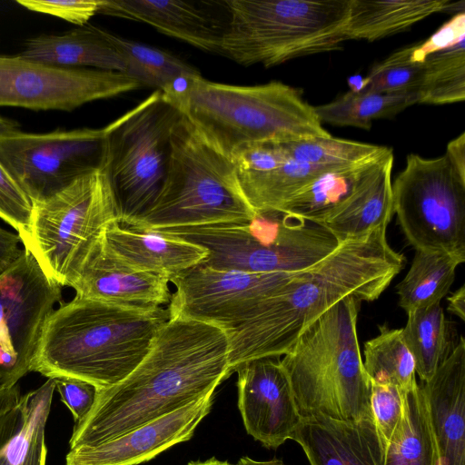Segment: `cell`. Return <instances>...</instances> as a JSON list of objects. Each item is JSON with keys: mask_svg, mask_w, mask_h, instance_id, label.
Returning a JSON list of instances; mask_svg holds the SVG:
<instances>
[{"mask_svg": "<svg viewBox=\"0 0 465 465\" xmlns=\"http://www.w3.org/2000/svg\"><path fill=\"white\" fill-rule=\"evenodd\" d=\"M54 383L61 401L73 414L74 423L81 421L94 404L97 388L85 381L68 377L54 378Z\"/></svg>", "mask_w": 465, "mask_h": 465, "instance_id": "40", "label": "cell"}, {"mask_svg": "<svg viewBox=\"0 0 465 465\" xmlns=\"http://www.w3.org/2000/svg\"><path fill=\"white\" fill-rule=\"evenodd\" d=\"M20 57L60 67L125 73L124 59L106 39L104 29L86 24L57 35H42L28 39Z\"/></svg>", "mask_w": 465, "mask_h": 465, "instance_id": "25", "label": "cell"}, {"mask_svg": "<svg viewBox=\"0 0 465 465\" xmlns=\"http://www.w3.org/2000/svg\"><path fill=\"white\" fill-rule=\"evenodd\" d=\"M449 0H351L345 28L348 40L372 42L398 34L439 12L452 13ZM464 12V11H463Z\"/></svg>", "mask_w": 465, "mask_h": 465, "instance_id": "26", "label": "cell"}, {"mask_svg": "<svg viewBox=\"0 0 465 465\" xmlns=\"http://www.w3.org/2000/svg\"><path fill=\"white\" fill-rule=\"evenodd\" d=\"M33 203L0 163V218L21 237L27 230Z\"/></svg>", "mask_w": 465, "mask_h": 465, "instance_id": "38", "label": "cell"}, {"mask_svg": "<svg viewBox=\"0 0 465 465\" xmlns=\"http://www.w3.org/2000/svg\"><path fill=\"white\" fill-rule=\"evenodd\" d=\"M202 4V3H201ZM200 3L185 1L102 0L98 14L147 24L162 34L208 53L220 54L226 26Z\"/></svg>", "mask_w": 465, "mask_h": 465, "instance_id": "20", "label": "cell"}, {"mask_svg": "<svg viewBox=\"0 0 465 465\" xmlns=\"http://www.w3.org/2000/svg\"><path fill=\"white\" fill-rule=\"evenodd\" d=\"M232 374L225 331L170 317L125 379L97 389L91 411L74 423L69 450L97 445L166 415L215 391Z\"/></svg>", "mask_w": 465, "mask_h": 465, "instance_id": "1", "label": "cell"}, {"mask_svg": "<svg viewBox=\"0 0 465 465\" xmlns=\"http://www.w3.org/2000/svg\"><path fill=\"white\" fill-rule=\"evenodd\" d=\"M299 272L253 273L197 264L169 279L174 291L167 309L170 317L203 322L229 332Z\"/></svg>", "mask_w": 465, "mask_h": 465, "instance_id": "15", "label": "cell"}, {"mask_svg": "<svg viewBox=\"0 0 465 465\" xmlns=\"http://www.w3.org/2000/svg\"><path fill=\"white\" fill-rule=\"evenodd\" d=\"M392 211L415 251L465 262V179L446 155L410 153L391 183Z\"/></svg>", "mask_w": 465, "mask_h": 465, "instance_id": "11", "label": "cell"}, {"mask_svg": "<svg viewBox=\"0 0 465 465\" xmlns=\"http://www.w3.org/2000/svg\"><path fill=\"white\" fill-rule=\"evenodd\" d=\"M18 131V124L16 122L0 116V134Z\"/></svg>", "mask_w": 465, "mask_h": 465, "instance_id": "47", "label": "cell"}, {"mask_svg": "<svg viewBox=\"0 0 465 465\" xmlns=\"http://www.w3.org/2000/svg\"><path fill=\"white\" fill-rule=\"evenodd\" d=\"M216 149L231 157L256 143H287L331 134L314 106L282 82L233 85L191 79L183 89L163 94Z\"/></svg>", "mask_w": 465, "mask_h": 465, "instance_id": "4", "label": "cell"}, {"mask_svg": "<svg viewBox=\"0 0 465 465\" xmlns=\"http://www.w3.org/2000/svg\"><path fill=\"white\" fill-rule=\"evenodd\" d=\"M420 387L437 441L440 465H465V340Z\"/></svg>", "mask_w": 465, "mask_h": 465, "instance_id": "21", "label": "cell"}, {"mask_svg": "<svg viewBox=\"0 0 465 465\" xmlns=\"http://www.w3.org/2000/svg\"><path fill=\"white\" fill-rule=\"evenodd\" d=\"M21 395L22 393L17 384L9 389H0V411L17 401Z\"/></svg>", "mask_w": 465, "mask_h": 465, "instance_id": "45", "label": "cell"}, {"mask_svg": "<svg viewBox=\"0 0 465 465\" xmlns=\"http://www.w3.org/2000/svg\"><path fill=\"white\" fill-rule=\"evenodd\" d=\"M401 329L403 340L414 362L416 374L426 381L447 360L456 343L440 302L407 313Z\"/></svg>", "mask_w": 465, "mask_h": 465, "instance_id": "30", "label": "cell"}, {"mask_svg": "<svg viewBox=\"0 0 465 465\" xmlns=\"http://www.w3.org/2000/svg\"><path fill=\"white\" fill-rule=\"evenodd\" d=\"M371 382V411L385 449L402 416L405 391L391 383Z\"/></svg>", "mask_w": 465, "mask_h": 465, "instance_id": "37", "label": "cell"}, {"mask_svg": "<svg viewBox=\"0 0 465 465\" xmlns=\"http://www.w3.org/2000/svg\"><path fill=\"white\" fill-rule=\"evenodd\" d=\"M119 222L104 170L81 176L64 190L33 204L24 249L60 286H69L104 229Z\"/></svg>", "mask_w": 465, "mask_h": 465, "instance_id": "10", "label": "cell"}, {"mask_svg": "<svg viewBox=\"0 0 465 465\" xmlns=\"http://www.w3.org/2000/svg\"><path fill=\"white\" fill-rule=\"evenodd\" d=\"M16 2L31 11L60 17L76 26L86 25L94 15L98 14L102 4V0H17Z\"/></svg>", "mask_w": 465, "mask_h": 465, "instance_id": "39", "label": "cell"}, {"mask_svg": "<svg viewBox=\"0 0 465 465\" xmlns=\"http://www.w3.org/2000/svg\"><path fill=\"white\" fill-rule=\"evenodd\" d=\"M203 247L200 263L253 273L296 272L315 265L341 244L322 225L272 211L249 223L152 230Z\"/></svg>", "mask_w": 465, "mask_h": 465, "instance_id": "8", "label": "cell"}, {"mask_svg": "<svg viewBox=\"0 0 465 465\" xmlns=\"http://www.w3.org/2000/svg\"><path fill=\"white\" fill-rule=\"evenodd\" d=\"M391 167L392 150L360 164L327 170L293 193L277 212L319 223Z\"/></svg>", "mask_w": 465, "mask_h": 465, "instance_id": "24", "label": "cell"}, {"mask_svg": "<svg viewBox=\"0 0 465 465\" xmlns=\"http://www.w3.org/2000/svg\"><path fill=\"white\" fill-rule=\"evenodd\" d=\"M461 263L450 254L415 251L407 274L396 286L399 305L409 313L440 302Z\"/></svg>", "mask_w": 465, "mask_h": 465, "instance_id": "31", "label": "cell"}, {"mask_svg": "<svg viewBox=\"0 0 465 465\" xmlns=\"http://www.w3.org/2000/svg\"><path fill=\"white\" fill-rule=\"evenodd\" d=\"M391 172L392 167L387 169L375 183L317 223L329 230L341 243L387 226L393 214Z\"/></svg>", "mask_w": 465, "mask_h": 465, "instance_id": "29", "label": "cell"}, {"mask_svg": "<svg viewBox=\"0 0 465 465\" xmlns=\"http://www.w3.org/2000/svg\"><path fill=\"white\" fill-rule=\"evenodd\" d=\"M360 301L347 297L308 325L281 360L302 418L373 417L357 336Z\"/></svg>", "mask_w": 465, "mask_h": 465, "instance_id": "5", "label": "cell"}, {"mask_svg": "<svg viewBox=\"0 0 465 465\" xmlns=\"http://www.w3.org/2000/svg\"><path fill=\"white\" fill-rule=\"evenodd\" d=\"M448 311L458 316L461 321L465 319V286H460L458 290L448 297Z\"/></svg>", "mask_w": 465, "mask_h": 465, "instance_id": "44", "label": "cell"}, {"mask_svg": "<svg viewBox=\"0 0 465 465\" xmlns=\"http://www.w3.org/2000/svg\"><path fill=\"white\" fill-rule=\"evenodd\" d=\"M463 39H465V13L461 12L453 15L426 41L414 45L411 60L424 62L428 55L450 47Z\"/></svg>", "mask_w": 465, "mask_h": 465, "instance_id": "41", "label": "cell"}, {"mask_svg": "<svg viewBox=\"0 0 465 465\" xmlns=\"http://www.w3.org/2000/svg\"><path fill=\"white\" fill-rule=\"evenodd\" d=\"M220 54L250 66L342 49L351 0H225Z\"/></svg>", "mask_w": 465, "mask_h": 465, "instance_id": "7", "label": "cell"}, {"mask_svg": "<svg viewBox=\"0 0 465 465\" xmlns=\"http://www.w3.org/2000/svg\"><path fill=\"white\" fill-rule=\"evenodd\" d=\"M169 319L163 307L75 296L49 315L31 371L83 380L100 390L111 388L139 365Z\"/></svg>", "mask_w": 465, "mask_h": 465, "instance_id": "3", "label": "cell"}, {"mask_svg": "<svg viewBox=\"0 0 465 465\" xmlns=\"http://www.w3.org/2000/svg\"><path fill=\"white\" fill-rule=\"evenodd\" d=\"M54 379L22 394L0 411V465H45V426Z\"/></svg>", "mask_w": 465, "mask_h": 465, "instance_id": "23", "label": "cell"}, {"mask_svg": "<svg viewBox=\"0 0 465 465\" xmlns=\"http://www.w3.org/2000/svg\"><path fill=\"white\" fill-rule=\"evenodd\" d=\"M446 157L459 175L465 179V133L451 140L446 148Z\"/></svg>", "mask_w": 465, "mask_h": 465, "instance_id": "43", "label": "cell"}, {"mask_svg": "<svg viewBox=\"0 0 465 465\" xmlns=\"http://www.w3.org/2000/svg\"><path fill=\"white\" fill-rule=\"evenodd\" d=\"M104 35L121 54L125 73L142 86L155 88L169 95L180 91L191 79L201 76L195 67L169 52L106 30Z\"/></svg>", "mask_w": 465, "mask_h": 465, "instance_id": "28", "label": "cell"}, {"mask_svg": "<svg viewBox=\"0 0 465 465\" xmlns=\"http://www.w3.org/2000/svg\"><path fill=\"white\" fill-rule=\"evenodd\" d=\"M238 407L249 435L276 450L300 424L292 386L280 358L257 359L239 366Z\"/></svg>", "mask_w": 465, "mask_h": 465, "instance_id": "16", "label": "cell"}, {"mask_svg": "<svg viewBox=\"0 0 465 465\" xmlns=\"http://www.w3.org/2000/svg\"><path fill=\"white\" fill-rule=\"evenodd\" d=\"M387 226L343 242L320 262L300 272L227 332L232 372L243 363L287 353L305 328L339 301L372 302L403 267L388 243Z\"/></svg>", "mask_w": 465, "mask_h": 465, "instance_id": "2", "label": "cell"}, {"mask_svg": "<svg viewBox=\"0 0 465 465\" xmlns=\"http://www.w3.org/2000/svg\"><path fill=\"white\" fill-rule=\"evenodd\" d=\"M169 282L163 275L136 271L119 262L106 248L102 232L69 287L81 298L156 308L169 304Z\"/></svg>", "mask_w": 465, "mask_h": 465, "instance_id": "18", "label": "cell"}, {"mask_svg": "<svg viewBox=\"0 0 465 465\" xmlns=\"http://www.w3.org/2000/svg\"><path fill=\"white\" fill-rule=\"evenodd\" d=\"M22 242L18 233L0 227V275L11 267L23 254L25 249H21Z\"/></svg>", "mask_w": 465, "mask_h": 465, "instance_id": "42", "label": "cell"}, {"mask_svg": "<svg viewBox=\"0 0 465 465\" xmlns=\"http://www.w3.org/2000/svg\"><path fill=\"white\" fill-rule=\"evenodd\" d=\"M215 391L166 415L91 447L69 450L65 465H138L189 440L212 409Z\"/></svg>", "mask_w": 465, "mask_h": 465, "instance_id": "17", "label": "cell"}, {"mask_svg": "<svg viewBox=\"0 0 465 465\" xmlns=\"http://www.w3.org/2000/svg\"><path fill=\"white\" fill-rule=\"evenodd\" d=\"M126 73L68 68L0 55V106L73 111L141 88Z\"/></svg>", "mask_w": 465, "mask_h": 465, "instance_id": "14", "label": "cell"}, {"mask_svg": "<svg viewBox=\"0 0 465 465\" xmlns=\"http://www.w3.org/2000/svg\"><path fill=\"white\" fill-rule=\"evenodd\" d=\"M413 47L414 45L401 48L375 64L363 78V87L359 92H418L423 78L424 63L411 60Z\"/></svg>", "mask_w": 465, "mask_h": 465, "instance_id": "36", "label": "cell"}, {"mask_svg": "<svg viewBox=\"0 0 465 465\" xmlns=\"http://www.w3.org/2000/svg\"><path fill=\"white\" fill-rule=\"evenodd\" d=\"M61 300V286L25 250L0 275V389L31 371L49 315Z\"/></svg>", "mask_w": 465, "mask_h": 465, "instance_id": "13", "label": "cell"}, {"mask_svg": "<svg viewBox=\"0 0 465 465\" xmlns=\"http://www.w3.org/2000/svg\"><path fill=\"white\" fill-rule=\"evenodd\" d=\"M418 100L417 91L400 94L349 91L331 102L314 106V110L322 124L369 130L373 120L394 116L418 104Z\"/></svg>", "mask_w": 465, "mask_h": 465, "instance_id": "32", "label": "cell"}, {"mask_svg": "<svg viewBox=\"0 0 465 465\" xmlns=\"http://www.w3.org/2000/svg\"><path fill=\"white\" fill-rule=\"evenodd\" d=\"M291 440L302 448L311 465H384L385 447L373 417L302 418Z\"/></svg>", "mask_w": 465, "mask_h": 465, "instance_id": "19", "label": "cell"}, {"mask_svg": "<svg viewBox=\"0 0 465 465\" xmlns=\"http://www.w3.org/2000/svg\"><path fill=\"white\" fill-rule=\"evenodd\" d=\"M380 333L364 345V370L372 382L391 383L409 391L418 383L414 360L401 329L379 326Z\"/></svg>", "mask_w": 465, "mask_h": 465, "instance_id": "33", "label": "cell"}, {"mask_svg": "<svg viewBox=\"0 0 465 465\" xmlns=\"http://www.w3.org/2000/svg\"><path fill=\"white\" fill-rule=\"evenodd\" d=\"M256 215L232 158L212 145L182 114L173 130L163 187L152 206L127 226L161 230L245 223Z\"/></svg>", "mask_w": 465, "mask_h": 465, "instance_id": "6", "label": "cell"}, {"mask_svg": "<svg viewBox=\"0 0 465 465\" xmlns=\"http://www.w3.org/2000/svg\"><path fill=\"white\" fill-rule=\"evenodd\" d=\"M236 465H286L282 460L280 459H272L270 460H255L252 458H249L247 456L242 457Z\"/></svg>", "mask_w": 465, "mask_h": 465, "instance_id": "46", "label": "cell"}, {"mask_svg": "<svg viewBox=\"0 0 465 465\" xmlns=\"http://www.w3.org/2000/svg\"><path fill=\"white\" fill-rule=\"evenodd\" d=\"M384 465H440L427 401L420 384L404 393L402 416L385 449Z\"/></svg>", "mask_w": 465, "mask_h": 465, "instance_id": "27", "label": "cell"}, {"mask_svg": "<svg viewBox=\"0 0 465 465\" xmlns=\"http://www.w3.org/2000/svg\"><path fill=\"white\" fill-rule=\"evenodd\" d=\"M178 108L156 90L107 125L104 171L111 184L119 223L127 226L145 213L164 183Z\"/></svg>", "mask_w": 465, "mask_h": 465, "instance_id": "9", "label": "cell"}, {"mask_svg": "<svg viewBox=\"0 0 465 465\" xmlns=\"http://www.w3.org/2000/svg\"><path fill=\"white\" fill-rule=\"evenodd\" d=\"M187 465H233L227 460H219L216 458L213 457L204 461H190Z\"/></svg>", "mask_w": 465, "mask_h": 465, "instance_id": "48", "label": "cell"}, {"mask_svg": "<svg viewBox=\"0 0 465 465\" xmlns=\"http://www.w3.org/2000/svg\"><path fill=\"white\" fill-rule=\"evenodd\" d=\"M103 240L119 262L168 279L200 264L208 255L200 245L157 231L123 226L117 221L104 229Z\"/></svg>", "mask_w": 465, "mask_h": 465, "instance_id": "22", "label": "cell"}, {"mask_svg": "<svg viewBox=\"0 0 465 465\" xmlns=\"http://www.w3.org/2000/svg\"><path fill=\"white\" fill-rule=\"evenodd\" d=\"M282 144L289 158L331 169L360 164L391 150L386 146L340 139L331 135Z\"/></svg>", "mask_w": 465, "mask_h": 465, "instance_id": "35", "label": "cell"}, {"mask_svg": "<svg viewBox=\"0 0 465 465\" xmlns=\"http://www.w3.org/2000/svg\"><path fill=\"white\" fill-rule=\"evenodd\" d=\"M107 125L100 129L18 131L0 134V163L33 204L43 202L81 176L104 170Z\"/></svg>", "mask_w": 465, "mask_h": 465, "instance_id": "12", "label": "cell"}, {"mask_svg": "<svg viewBox=\"0 0 465 465\" xmlns=\"http://www.w3.org/2000/svg\"><path fill=\"white\" fill-rule=\"evenodd\" d=\"M418 89V104H446L465 100V39L428 55Z\"/></svg>", "mask_w": 465, "mask_h": 465, "instance_id": "34", "label": "cell"}]
</instances>
